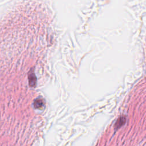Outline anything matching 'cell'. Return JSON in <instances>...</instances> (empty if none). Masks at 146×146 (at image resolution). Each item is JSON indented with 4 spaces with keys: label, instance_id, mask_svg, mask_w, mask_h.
Listing matches in <instances>:
<instances>
[{
    "label": "cell",
    "instance_id": "6da1fadb",
    "mask_svg": "<svg viewBox=\"0 0 146 146\" xmlns=\"http://www.w3.org/2000/svg\"><path fill=\"white\" fill-rule=\"evenodd\" d=\"M29 82L30 86H34L36 84V76L32 71L29 74Z\"/></svg>",
    "mask_w": 146,
    "mask_h": 146
},
{
    "label": "cell",
    "instance_id": "7a4b0ae2",
    "mask_svg": "<svg viewBox=\"0 0 146 146\" xmlns=\"http://www.w3.org/2000/svg\"><path fill=\"white\" fill-rule=\"evenodd\" d=\"M43 104H44V103H43V101L42 99H36L34 101V106L35 108L40 109L43 106Z\"/></svg>",
    "mask_w": 146,
    "mask_h": 146
},
{
    "label": "cell",
    "instance_id": "3957f363",
    "mask_svg": "<svg viewBox=\"0 0 146 146\" xmlns=\"http://www.w3.org/2000/svg\"><path fill=\"white\" fill-rule=\"evenodd\" d=\"M125 119L124 118V117H120L119 119V120L117 121V122L116 123H119V124H117V125H115V127H116V128H119V127H120L123 123H121L122 122H125Z\"/></svg>",
    "mask_w": 146,
    "mask_h": 146
}]
</instances>
